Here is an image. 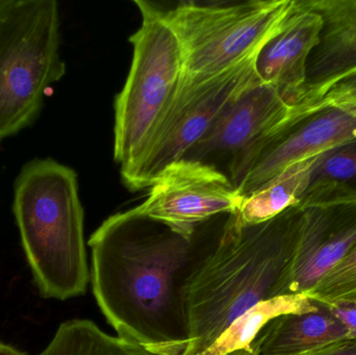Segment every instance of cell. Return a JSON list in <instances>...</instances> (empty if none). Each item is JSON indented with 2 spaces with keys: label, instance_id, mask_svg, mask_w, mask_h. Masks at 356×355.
I'll return each mask as SVG.
<instances>
[{
  "label": "cell",
  "instance_id": "6da1fadb",
  "mask_svg": "<svg viewBox=\"0 0 356 355\" xmlns=\"http://www.w3.org/2000/svg\"><path fill=\"white\" fill-rule=\"evenodd\" d=\"M215 219L188 235L134 208L108 217L92 233V290L118 337L159 354L186 352L182 289L219 236L224 221L213 229Z\"/></svg>",
  "mask_w": 356,
  "mask_h": 355
},
{
  "label": "cell",
  "instance_id": "7a4b0ae2",
  "mask_svg": "<svg viewBox=\"0 0 356 355\" xmlns=\"http://www.w3.org/2000/svg\"><path fill=\"white\" fill-rule=\"evenodd\" d=\"M301 218L299 206L257 224L242 222L236 213L226 216L182 289L190 333L182 355L202 354L241 315L286 295Z\"/></svg>",
  "mask_w": 356,
  "mask_h": 355
},
{
  "label": "cell",
  "instance_id": "3957f363",
  "mask_svg": "<svg viewBox=\"0 0 356 355\" xmlns=\"http://www.w3.org/2000/svg\"><path fill=\"white\" fill-rule=\"evenodd\" d=\"M13 212L42 296L83 295L91 273L76 172L52 158L29 160L15 181Z\"/></svg>",
  "mask_w": 356,
  "mask_h": 355
},
{
  "label": "cell",
  "instance_id": "277c9868",
  "mask_svg": "<svg viewBox=\"0 0 356 355\" xmlns=\"http://www.w3.org/2000/svg\"><path fill=\"white\" fill-rule=\"evenodd\" d=\"M66 73L56 0H4L0 8V143L31 126Z\"/></svg>",
  "mask_w": 356,
  "mask_h": 355
},
{
  "label": "cell",
  "instance_id": "5b68a950",
  "mask_svg": "<svg viewBox=\"0 0 356 355\" xmlns=\"http://www.w3.org/2000/svg\"><path fill=\"white\" fill-rule=\"evenodd\" d=\"M179 41L184 81H201L255 58L284 25L294 0L154 2Z\"/></svg>",
  "mask_w": 356,
  "mask_h": 355
},
{
  "label": "cell",
  "instance_id": "8992f818",
  "mask_svg": "<svg viewBox=\"0 0 356 355\" xmlns=\"http://www.w3.org/2000/svg\"><path fill=\"white\" fill-rule=\"evenodd\" d=\"M134 2L141 13L142 23L129 38L133 62L115 100L114 160L122 179L143 156L184 77V56L175 31L154 2Z\"/></svg>",
  "mask_w": 356,
  "mask_h": 355
},
{
  "label": "cell",
  "instance_id": "52a82bcc",
  "mask_svg": "<svg viewBox=\"0 0 356 355\" xmlns=\"http://www.w3.org/2000/svg\"><path fill=\"white\" fill-rule=\"evenodd\" d=\"M255 58L204 81H181L143 156L122 179L131 191L152 187L169 165L184 158L196 145L230 102L259 81Z\"/></svg>",
  "mask_w": 356,
  "mask_h": 355
},
{
  "label": "cell",
  "instance_id": "ba28073f",
  "mask_svg": "<svg viewBox=\"0 0 356 355\" xmlns=\"http://www.w3.org/2000/svg\"><path fill=\"white\" fill-rule=\"evenodd\" d=\"M300 110L257 81L226 106L184 158L218 169L236 187L257 147Z\"/></svg>",
  "mask_w": 356,
  "mask_h": 355
},
{
  "label": "cell",
  "instance_id": "9c48e42d",
  "mask_svg": "<svg viewBox=\"0 0 356 355\" xmlns=\"http://www.w3.org/2000/svg\"><path fill=\"white\" fill-rule=\"evenodd\" d=\"M243 200L224 173L196 160L169 165L152 183L138 212L192 235L200 225L236 214Z\"/></svg>",
  "mask_w": 356,
  "mask_h": 355
},
{
  "label": "cell",
  "instance_id": "30bf717a",
  "mask_svg": "<svg viewBox=\"0 0 356 355\" xmlns=\"http://www.w3.org/2000/svg\"><path fill=\"white\" fill-rule=\"evenodd\" d=\"M355 138L356 119L338 108L299 110L257 147L236 189L248 197L289 167Z\"/></svg>",
  "mask_w": 356,
  "mask_h": 355
},
{
  "label": "cell",
  "instance_id": "8fae6325",
  "mask_svg": "<svg viewBox=\"0 0 356 355\" xmlns=\"http://www.w3.org/2000/svg\"><path fill=\"white\" fill-rule=\"evenodd\" d=\"M300 208V233L286 295L311 292L356 247V200Z\"/></svg>",
  "mask_w": 356,
  "mask_h": 355
},
{
  "label": "cell",
  "instance_id": "7c38bea8",
  "mask_svg": "<svg viewBox=\"0 0 356 355\" xmlns=\"http://www.w3.org/2000/svg\"><path fill=\"white\" fill-rule=\"evenodd\" d=\"M322 20L319 41L307 64L300 106L313 110L337 81L356 71V0H298Z\"/></svg>",
  "mask_w": 356,
  "mask_h": 355
},
{
  "label": "cell",
  "instance_id": "4fadbf2b",
  "mask_svg": "<svg viewBox=\"0 0 356 355\" xmlns=\"http://www.w3.org/2000/svg\"><path fill=\"white\" fill-rule=\"evenodd\" d=\"M322 20L298 0L282 28L255 58L257 79L271 85L289 104L300 106L305 96L307 64L319 41Z\"/></svg>",
  "mask_w": 356,
  "mask_h": 355
},
{
  "label": "cell",
  "instance_id": "5bb4252c",
  "mask_svg": "<svg viewBox=\"0 0 356 355\" xmlns=\"http://www.w3.org/2000/svg\"><path fill=\"white\" fill-rule=\"evenodd\" d=\"M300 314L276 317L257 333L251 344L255 355H309L346 340H355L328 306Z\"/></svg>",
  "mask_w": 356,
  "mask_h": 355
},
{
  "label": "cell",
  "instance_id": "9a60e30c",
  "mask_svg": "<svg viewBox=\"0 0 356 355\" xmlns=\"http://www.w3.org/2000/svg\"><path fill=\"white\" fill-rule=\"evenodd\" d=\"M356 200V138L319 154L299 206Z\"/></svg>",
  "mask_w": 356,
  "mask_h": 355
},
{
  "label": "cell",
  "instance_id": "2e32d148",
  "mask_svg": "<svg viewBox=\"0 0 356 355\" xmlns=\"http://www.w3.org/2000/svg\"><path fill=\"white\" fill-rule=\"evenodd\" d=\"M315 158L297 163L244 198L238 214L246 224H257L275 218L293 206H299L309 185Z\"/></svg>",
  "mask_w": 356,
  "mask_h": 355
},
{
  "label": "cell",
  "instance_id": "e0dca14e",
  "mask_svg": "<svg viewBox=\"0 0 356 355\" xmlns=\"http://www.w3.org/2000/svg\"><path fill=\"white\" fill-rule=\"evenodd\" d=\"M319 308L307 294L278 296L259 302L236 318L201 355H225L238 350H251L257 333L272 319L286 314L315 312Z\"/></svg>",
  "mask_w": 356,
  "mask_h": 355
},
{
  "label": "cell",
  "instance_id": "ac0fdd59",
  "mask_svg": "<svg viewBox=\"0 0 356 355\" xmlns=\"http://www.w3.org/2000/svg\"><path fill=\"white\" fill-rule=\"evenodd\" d=\"M38 355H162L102 331L93 321L74 319L58 327L50 343Z\"/></svg>",
  "mask_w": 356,
  "mask_h": 355
},
{
  "label": "cell",
  "instance_id": "d6986e66",
  "mask_svg": "<svg viewBox=\"0 0 356 355\" xmlns=\"http://www.w3.org/2000/svg\"><path fill=\"white\" fill-rule=\"evenodd\" d=\"M307 295L326 306L350 302L356 296V247Z\"/></svg>",
  "mask_w": 356,
  "mask_h": 355
},
{
  "label": "cell",
  "instance_id": "ffe728a7",
  "mask_svg": "<svg viewBox=\"0 0 356 355\" xmlns=\"http://www.w3.org/2000/svg\"><path fill=\"white\" fill-rule=\"evenodd\" d=\"M321 106H332L356 119V71L334 83L314 110Z\"/></svg>",
  "mask_w": 356,
  "mask_h": 355
},
{
  "label": "cell",
  "instance_id": "44dd1931",
  "mask_svg": "<svg viewBox=\"0 0 356 355\" xmlns=\"http://www.w3.org/2000/svg\"><path fill=\"white\" fill-rule=\"evenodd\" d=\"M332 314L353 333L356 340V306L353 304H337L328 306Z\"/></svg>",
  "mask_w": 356,
  "mask_h": 355
},
{
  "label": "cell",
  "instance_id": "7402d4cb",
  "mask_svg": "<svg viewBox=\"0 0 356 355\" xmlns=\"http://www.w3.org/2000/svg\"><path fill=\"white\" fill-rule=\"evenodd\" d=\"M309 355H356V340H346Z\"/></svg>",
  "mask_w": 356,
  "mask_h": 355
},
{
  "label": "cell",
  "instance_id": "603a6c76",
  "mask_svg": "<svg viewBox=\"0 0 356 355\" xmlns=\"http://www.w3.org/2000/svg\"><path fill=\"white\" fill-rule=\"evenodd\" d=\"M0 355H26L17 348L0 342Z\"/></svg>",
  "mask_w": 356,
  "mask_h": 355
},
{
  "label": "cell",
  "instance_id": "cb8c5ba5",
  "mask_svg": "<svg viewBox=\"0 0 356 355\" xmlns=\"http://www.w3.org/2000/svg\"><path fill=\"white\" fill-rule=\"evenodd\" d=\"M225 355H255L253 354L251 350H238V352H232V354H228Z\"/></svg>",
  "mask_w": 356,
  "mask_h": 355
},
{
  "label": "cell",
  "instance_id": "d4e9b609",
  "mask_svg": "<svg viewBox=\"0 0 356 355\" xmlns=\"http://www.w3.org/2000/svg\"><path fill=\"white\" fill-rule=\"evenodd\" d=\"M348 304H355V306H356V296H355V298H353V300H351V302H348Z\"/></svg>",
  "mask_w": 356,
  "mask_h": 355
},
{
  "label": "cell",
  "instance_id": "484cf974",
  "mask_svg": "<svg viewBox=\"0 0 356 355\" xmlns=\"http://www.w3.org/2000/svg\"><path fill=\"white\" fill-rule=\"evenodd\" d=\"M4 0H0V8H1L2 4H3Z\"/></svg>",
  "mask_w": 356,
  "mask_h": 355
}]
</instances>
